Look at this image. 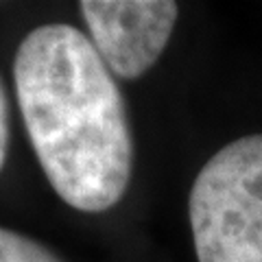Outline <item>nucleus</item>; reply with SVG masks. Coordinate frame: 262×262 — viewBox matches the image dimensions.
Returning <instances> with one entry per match:
<instances>
[{"instance_id":"nucleus-2","label":"nucleus","mask_w":262,"mask_h":262,"mask_svg":"<svg viewBox=\"0 0 262 262\" xmlns=\"http://www.w3.org/2000/svg\"><path fill=\"white\" fill-rule=\"evenodd\" d=\"M199 262H262V134L225 144L188 194Z\"/></svg>"},{"instance_id":"nucleus-3","label":"nucleus","mask_w":262,"mask_h":262,"mask_svg":"<svg viewBox=\"0 0 262 262\" xmlns=\"http://www.w3.org/2000/svg\"><path fill=\"white\" fill-rule=\"evenodd\" d=\"M79 11L105 66L134 81L162 57L179 7L173 0H81Z\"/></svg>"},{"instance_id":"nucleus-5","label":"nucleus","mask_w":262,"mask_h":262,"mask_svg":"<svg viewBox=\"0 0 262 262\" xmlns=\"http://www.w3.org/2000/svg\"><path fill=\"white\" fill-rule=\"evenodd\" d=\"M11 120H9V103H7V92L0 81V170H3L7 162V153H9V138H11Z\"/></svg>"},{"instance_id":"nucleus-4","label":"nucleus","mask_w":262,"mask_h":262,"mask_svg":"<svg viewBox=\"0 0 262 262\" xmlns=\"http://www.w3.org/2000/svg\"><path fill=\"white\" fill-rule=\"evenodd\" d=\"M0 262H63L42 243L0 227Z\"/></svg>"},{"instance_id":"nucleus-1","label":"nucleus","mask_w":262,"mask_h":262,"mask_svg":"<svg viewBox=\"0 0 262 262\" xmlns=\"http://www.w3.org/2000/svg\"><path fill=\"white\" fill-rule=\"evenodd\" d=\"M13 85L48 184L70 208L105 212L127 192L134 136L112 70L70 24H42L15 51Z\"/></svg>"}]
</instances>
